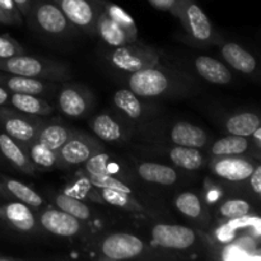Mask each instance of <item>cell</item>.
<instances>
[{
    "instance_id": "cell-1",
    "label": "cell",
    "mask_w": 261,
    "mask_h": 261,
    "mask_svg": "<svg viewBox=\"0 0 261 261\" xmlns=\"http://www.w3.org/2000/svg\"><path fill=\"white\" fill-rule=\"evenodd\" d=\"M110 60H111L112 65L119 70L134 73L140 69L154 66L157 64L158 58L149 48L132 45L130 42L115 47L110 56Z\"/></svg>"
},
{
    "instance_id": "cell-2",
    "label": "cell",
    "mask_w": 261,
    "mask_h": 261,
    "mask_svg": "<svg viewBox=\"0 0 261 261\" xmlns=\"http://www.w3.org/2000/svg\"><path fill=\"white\" fill-rule=\"evenodd\" d=\"M127 84L133 93L137 94L138 97H144V98L162 96L170 88L168 76L162 70L153 66L132 73Z\"/></svg>"
},
{
    "instance_id": "cell-3",
    "label": "cell",
    "mask_w": 261,
    "mask_h": 261,
    "mask_svg": "<svg viewBox=\"0 0 261 261\" xmlns=\"http://www.w3.org/2000/svg\"><path fill=\"white\" fill-rule=\"evenodd\" d=\"M144 251V244L132 233H112L101 244V252L110 260H129Z\"/></svg>"
},
{
    "instance_id": "cell-4",
    "label": "cell",
    "mask_w": 261,
    "mask_h": 261,
    "mask_svg": "<svg viewBox=\"0 0 261 261\" xmlns=\"http://www.w3.org/2000/svg\"><path fill=\"white\" fill-rule=\"evenodd\" d=\"M153 242L163 249L188 250L196 242L191 228L178 224H157L152 229Z\"/></svg>"
},
{
    "instance_id": "cell-5",
    "label": "cell",
    "mask_w": 261,
    "mask_h": 261,
    "mask_svg": "<svg viewBox=\"0 0 261 261\" xmlns=\"http://www.w3.org/2000/svg\"><path fill=\"white\" fill-rule=\"evenodd\" d=\"M99 150V145L91 137L82 133H71L68 142L59 149V161L66 166H78L86 162L92 154Z\"/></svg>"
},
{
    "instance_id": "cell-6",
    "label": "cell",
    "mask_w": 261,
    "mask_h": 261,
    "mask_svg": "<svg viewBox=\"0 0 261 261\" xmlns=\"http://www.w3.org/2000/svg\"><path fill=\"white\" fill-rule=\"evenodd\" d=\"M38 27L48 35H60L69 27L68 18L54 0H37L31 7Z\"/></svg>"
},
{
    "instance_id": "cell-7",
    "label": "cell",
    "mask_w": 261,
    "mask_h": 261,
    "mask_svg": "<svg viewBox=\"0 0 261 261\" xmlns=\"http://www.w3.org/2000/svg\"><path fill=\"white\" fill-rule=\"evenodd\" d=\"M69 22L76 27L91 31L96 27L98 12L94 7L96 0H54Z\"/></svg>"
},
{
    "instance_id": "cell-8",
    "label": "cell",
    "mask_w": 261,
    "mask_h": 261,
    "mask_svg": "<svg viewBox=\"0 0 261 261\" xmlns=\"http://www.w3.org/2000/svg\"><path fill=\"white\" fill-rule=\"evenodd\" d=\"M0 70L7 74H13V75L47 78V75L53 73L54 68H48L47 64L41 61L40 59L25 56L22 54L13 58L0 59Z\"/></svg>"
},
{
    "instance_id": "cell-9",
    "label": "cell",
    "mask_w": 261,
    "mask_h": 261,
    "mask_svg": "<svg viewBox=\"0 0 261 261\" xmlns=\"http://www.w3.org/2000/svg\"><path fill=\"white\" fill-rule=\"evenodd\" d=\"M41 226L50 233L60 237H73L82 229L79 219L61 209H48L41 214Z\"/></svg>"
},
{
    "instance_id": "cell-10",
    "label": "cell",
    "mask_w": 261,
    "mask_h": 261,
    "mask_svg": "<svg viewBox=\"0 0 261 261\" xmlns=\"http://www.w3.org/2000/svg\"><path fill=\"white\" fill-rule=\"evenodd\" d=\"M213 165V172L218 177L224 178L231 182H241L251 176L255 166L249 160L240 155L219 157Z\"/></svg>"
},
{
    "instance_id": "cell-11",
    "label": "cell",
    "mask_w": 261,
    "mask_h": 261,
    "mask_svg": "<svg viewBox=\"0 0 261 261\" xmlns=\"http://www.w3.org/2000/svg\"><path fill=\"white\" fill-rule=\"evenodd\" d=\"M184 18H185L189 32L195 40L209 41L213 37V27H212L211 20L198 4L190 0H185Z\"/></svg>"
},
{
    "instance_id": "cell-12",
    "label": "cell",
    "mask_w": 261,
    "mask_h": 261,
    "mask_svg": "<svg viewBox=\"0 0 261 261\" xmlns=\"http://www.w3.org/2000/svg\"><path fill=\"white\" fill-rule=\"evenodd\" d=\"M0 122H2L4 132L9 137L23 144H31L37 138L38 129L36 127V125L20 115L0 112Z\"/></svg>"
},
{
    "instance_id": "cell-13",
    "label": "cell",
    "mask_w": 261,
    "mask_h": 261,
    "mask_svg": "<svg viewBox=\"0 0 261 261\" xmlns=\"http://www.w3.org/2000/svg\"><path fill=\"white\" fill-rule=\"evenodd\" d=\"M96 30L99 37L111 47H119V46L126 45L135 40L134 36L130 35L126 30L120 27L115 20H112L105 12L98 15L96 23Z\"/></svg>"
},
{
    "instance_id": "cell-14",
    "label": "cell",
    "mask_w": 261,
    "mask_h": 261,
    "mask_svg": "<svg viewBox=\"0 0 261 261\" xmlns=\"http://www.w3.org/2000/svg\"><path fill=\"white\" fill-rule=\"evenodd\" d=\"M171 142L175 145L191 148H203L208 142L206 133L201 127L195 126L190 122H177L173 125L170 133Z\"/></svg>"
},
{
    "instance_id": "cell-15",
    "label": "cell",
    "mask_w": 261,
    "mask_h": 261,
    "mask_svg": "<svg viewBox=\"0 0 261 261\" xmlns=\"http://www.w3.org/2000/svg\"><path fill=\"white\" fill-rule=\"evenodd\" d=\"M0 217L20 232H31L36 226V219L32 211L27 204L20 201L9 203L0 208Z\"/></svg>"
},
{
    "instance_id": "cell-16",
    "label": "cell",
    "mask_w": 261,
    "mask_h": 261,
    "mask_svg": "<svg viewBox=\"0 0 261 261\" xmlns=\"http://www.w3.org/2000/svg\"><path fill=\"white\" fill-rule=\"evenodd\" d=\"M195 69L201 78L213 84H227L232 81L229 69L217 59L201 55L195 59Z\"/></svg>"
},
{
    "instance_id": "cell-17",
    "label": "cell",
    "mask_w": 261,
    "mask_h": 261,
    "mask_svg": "<svg viewBox=\"0 0 261 261\" xmlns=\"http://www.w3.org/2000/svg\"><path fill=\"white\" fill-rule=\"evenodd\" d=\"M0 152L14 167L25 172L33 171V163L31 162L28 153L23 149L19 142L9 137L7 133H0Z\"/></svg>"
},
{
    "instance_id": "cell-18",
    "label": "cell",
    "mask_w": 261,
    "mask_h": 261,
    "mask_svg": "<svg viewBox=\"0 0 261 261\" xmlns=\"http://www.w3.org/2000/svg\"><path fill=\"white\" fill-rule=\"evenodd\" d=\"M58 103L64 115L74 119L83 116L88 110V99L86 94L71 87H65L60 92Z\"/></svg>"
},
{
    "instance_id": "cell-19",
    "label": "cell",
    "mask_w": 261,
    "mask_h": 261,
    "mask_svg": "<svg viewBox=\"0 0 261 261\" xmlns=\"http://www.w3.org/2000/svg\"><path fill=\"white\" fill-rule=\"evenodd\" d=\"M138 173L147 182L163 186L173 185L178 178L175 168L154 162L140 163L138 167Z\"/></svg>"
},
{
    "instance_id": "cell-20",
    "label": "cell",
    "mask_w": 261,
    "mask_h": 261,
    "mask_svg": "<svg viewBox=\"0 0 261 261\" xmlns=\"http://www.w3.org/2000/svg\"><path fill=\"white\" fill-rule=\"evenodd\" d=\"M222 56L233 69L244 74L254 73L256 69V60L242 46L229 42L222 47Z\"/></svg>"
},
{
    "instance_id": "cell-21",
    "label": "cell",
    "mask_w": 261,
    "mask_h": 261,
    "mask_svg": "<svg viewBox=\"0 0 261 261\" xmlns=\"http://www.w3.org/2000/svg\"><path fill=\"white\" fill-rule=\"evenodd\" d=\"M0 86L7 87L13 93L38 94L46 91V86L37 78L22 75H0Z\"/></svg>"
},
{
    "instance_id": "cell-22",
    "label": "cell",
    "mask_w": 261,
    "mask_h": 261,
    "mask_svg": "<svg viewBox=\"0 0 261 261\" xmlns=\"http://www.w3.org/2000/svg\"><path fill=\"white\" fill-rule=\"evenodd\" d=\"M168 157L177 167L186 171H196L204 165V155L198 148L175 145L171 148Z\"/></svg>"
},
{
    "instance_id": "cell-23",
    "label": "cell",
    "mask_w": 261,
    "mask_h": 261,
    "mask_svg": "<svg viewBox=\"0 0 261 261\" xmlns=\"http://www.w3.org/2000/svg\"><path fill=\"white\" fill-rule=\"evenodd\" d=\"M261 126V120L254 112H241L229 117L226 122V129L229 134L240 137H251Z\"/></svg>"
},
{
    "instance_id": "cell-24",
    "label": "cell",
    "mask_w": 261,
    "mask_h": 261,
    "mask_svg": "<svg viewBox=\"0 0 261 261\" xmlns=\"http://www.w3.org/2000/svg\"><path fill=\"white\" fill-rule=\"evenodd\" d=\"M9 101L17 111L25 115H47L51 112L50 105L36 94L13 93Z\"/></svg>"
},
{
    "instance_id": "cell-25",
    "label": "cell",
    "mask_w": 261,
    "mask_h": 261,
    "mask_svg": "<svg viewBox=\"0 0 261 261\" xmlns=\"http://www.w3.org/2000/svg\"><path fill=\"white\" fill-rule=\"evenodd\" d=\"M250 142L246 137L229 134L221 138L212 145V153L216 157H228V155H241L247 152Z\"/></svg>"
},
{
    "instance_id": "cell-26",
    "label": "cell",
    "mask_w": 261,
    "mask_h": 261,
    "mask_svg": "<svg viewBox=\"0 0 261 261\" xmlns=\"http://www.w3.org/2000/svg\"><path fill=\"white\" fill-rule=\"evenodd\" d=\"M92 130L99 139L105 142H119L122 138L121 125L107 114H101L94 117Z\"/></svg>"
},
{
    "instance_id": "cell-27",
    "label": "cell",
    "mask_w": 261,
    "mask_h": 261,
    "mask_svg": "<svg viewBox=\"0 0 261 261\" xmlns=\"http://www.w3.org/2000/svg\"><path fill=\"white\" fill-rule=\"evenodd\" d=\"M71 133V130L61 125H48L38 132L37 142L47 147L48 149L59 152V149L68 142Z\"/></svg>"
},
{
    "instance_id": "cell-28",
    "label": "cell",
    "mask_w": 261,
    "mask_h": 261,
    "mask_svg": "<svg viewBox=\"0 0 261 261\" xmlns=\"http://www.w3.org/2000/svg\"><path fill=\"white\" fill-rule=\"evenodd\" d=\"M114 103L130 119L138 120L142 116L143 106L139 101V97L133 93L130 89H119L114 94Z\"/></svg>"
},
{
    "instance_id": "cell-29",
    "label": "cell",
    "mask_w": 261,
    "mask_h": 261,
    "mask_svg": "<svg viewBox=\"0 0 261 261\" xmlns=\"http://www.w3.org/2000/svg\"><path fill=\"white\" fill-rule=\"evenodd\" d=\"M4 188L10 195L18 199L20 203H24L28 206H33V208H38V206L42 205V198L35 190H32L30 186L24 185L19 181L7 178V180H4Z\"/></svg>"
},
{
    "instance_id": "cell-30",
    "label": "cell",
    "mask_w": 261,
    "mask_h": 261,
    "mask_svg": "<svg viewBox=\"0 0 261 261\" xmlns=\"http://www.w3.org/2000/svg\"><path fill=\"white\" fill-rule=\"evenodd\" d=\"M55 204L59 209L75 217L79 221H87L91 218V209L83 201L68 194H58L55 196Z\"/></svg>"
},
{
    "instance_id": "cell-31",
    "label": "cell",
    "mask_w": 261,
    "mask_h": 261,
    "mask_svg": "<svg viewBox=\"0 0 261 261\" xmlns=\"http://www.w3.org/2000/svg\"><path fill=\"white\" fill-rule=\"evenodd\" d=\"M28 155H30V160L33 166L36 165L41 168H51L59 162L58 152L48 149L47 147L38 142L31 143Z\"/></svg>"
},
{
    "instance_id": "cell-32",
    "label": "cell",
    "mask_w": 261,
    "mask_h": 261,
    "mask_svg": "<svg viewBox=\"0 0 261 261\" xmlns=\"http://www.w3.org/2000/svg\"><path fill=\"white\" fill-rule=\"evenodd\" d=\"M175 205L180 213L189 217V218L196 219L203 213V204H201L200 198L191 191L181 193L176 198Z\"/></svg>"
},
{
    "instance_id": "cell-33",
    "label": "cell",
    "mask_w": 261,
    "mask_h": 261,
    "mask_svg": "<svg viewBox=\"0 0 261 261\" xmlns=\"http://www.w3.org/2000/svg\"><path fill=\"white\" fill-rule=\"evenodd\" d=\"M99 190H101V195L103 200L106 203L111 204V205L121 209H126V211H142L139 204L132 196V193L114 190V189H99Z\"/></svg>"
},
{
    "instance_id": "cell-34",
    "label": "cell",
    "mask_w": 261,
    "mask_h": 261,
    "mask_svg": "<svg viewBox=\"0 0 261 261\" xmlns=\"http://www.w3.org/2000/svg\"><path fill=\"white\" fill-rule=\"evenodd\" d=\"M251 213V205L244 199H229L219 206V214L227 219H239Z\"/></svg>"
},
{
    "instance_id": "cell-35",
    "label": "cell",
    "mask_w": 261,
    "mask_h": 261,
    "mask_svg": "<svg viewBox=\"0 0 261 261\" xmlns=\"http://www.w3.org/2000/svg\"><path fill=\"white\" fill-rule=\"evenodd\" d=\"M103 12L106 13L112 20H115L120 27L126 30L130 35L134 36V37L137 36V27H135L134 19H133L132 15L127 14L121 7L111 4V3H106V4H105Z\"/></svg>"
},
{
    "instance_id": "cell-36",
    "label": "cell",
    "mask_w": 261,
    "mask_h": 261,
    "mask_svg": "<svg viewBox=\"0 0 261 261\" xmlns=\"http://www.w3.org/2000/svg\"><path fill=\"white\" fill-rule=\"evenodd\" d=\"M110 155L103 152H96L86 161V172L88 176H101L109 172Z\"/></svg>"
},
{
    "instance_id": "cell-37",
    "label": "cell",
    "mask_w": 261,
    "mask_h": 261,
    "mask_svg": "<svg viewBox=\"0 0 261 261\" xmlns=\"http://www.w3.org/2000/svg\"><path fill=\"white\" fill-rule=\"evenodd\" d=\"M88 180L91 185H93L97 189H114V190L125 191V193H132V189L127 185H125L119 178L114 177L110 173L101 176H88Z\"/></svg>"
},
{
    "instance_id": "cell-38",
    "label": "cell",
    "mask_w": 261,
    "mask_h": 261,
    "mask_svg": "<svg viewBox=\"0 0 261 261\" xmlns=\"http://www.w3.org/2000/svg\"><path fill=\"white\" fill-rule=\"evenodd\" d=\"M23 48L19 43L10 38L7 35H0V59L13 58V56L22 55Z\"/></svg>"
},
{
    "instance_id": "cell-39",
    "label": "cell",
    "mask_w": 261,
    "mask_h": 261,
    "mask_svg": "<svg viewBox=\"0 0 261 261\" xmlns=\"http://www.w3.org/2000/svg\"><path fill=\"white\" fill-rule=\"evenodd\" d=\"M0 8L5 13V15L9 18L12 24H17V23L22 22L20 12L18 10L17 5H15L13 0H0Z\"/></svg>"
},
{
    "instance_id": "cell-40",
    "label": "cell",
    "mask_w": 261,
    "mask_h": 261,
    "mask_svg": "<svg viewBox=\"0 0 261 261\" xmlns=\"http://www.w3.org/2000/svg\"><path fill=\"white\" fill-rule=\"evenodd\" d=\"M250 185L254 190L255 194L261 193V166H255L254 171H252L251 176H250Z\"/></svg>"
},
{
    "instance_id": "cell-41",
    "label": "cell",
    "mask_w": 261,
    "mask_h": 261,
    "mask_svg": "<svg viewBox=\"0 0 261 261\" xmlns=\"http://www.w3.org/2000/svg\"><path fill=\"white\" fill-rule=\"evenodd\" d=\"M17 5L18 10L20 12V14L27 15L31 12V7H32V0H13Z\"/></svg>"
},
{
    "instance_id": "cell-42",
    "label": "cell",
    "mask_w": 261,
    "mask_h": 261,
    "mask_svg": "<svg viewBox=\"0 0 261 261\" xmlns=\"http://www.w3.org/2000/svg\"><path fill=\"white\" fill-rule=\"evenodd\" d=\"M10 98V94L3 86H0V106H4Z\"/></svg>"
},
{
    "instance_id": "cell-43",
    "label": "cell",
    "mask_w": 261,
    "mask_h": 261,
    "mask_svg": "<svg viewBox=\"0 0 261 261\" xmlns=\"http://www.w3.org/2000/svg\"><path fill=\"white\" fill-rule=\"evenodd\" d=\"M0 23H7V24H12V23H10V20H9V18H8L7 15H5V13L2 10V8H0Z\"/></svg>"
},
{
    "instance_id": "cell-44",
    "label": "cell",
    "mask_w": 261,
    "mask_h": 261,
    "mask_svg": "<svg viewBox=\"0 0 261 261\" xmlns=\"http://www.w3.org/2000/svg\"><path fill=\"white\" fill-rule=\"evenodd\" d=\"M3 193V188H2V185H0V194Z\"/></svg>"
},
{
    "instance_id": "cell-45",
    "label": "cell",
    "mask_w": 261,
    "mask_h": 261,
    "mask_svg": "<svg viewBox=\"0 0 261 261\" xmlns=\"http://www.w3.org/2000/svg\"><path fill=\"white\" fill-rule=\"evenodd\" d=\"M96 2H98V0H96Z\"/></svg>"
}]
</instances>
